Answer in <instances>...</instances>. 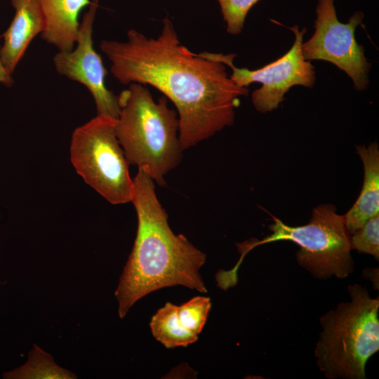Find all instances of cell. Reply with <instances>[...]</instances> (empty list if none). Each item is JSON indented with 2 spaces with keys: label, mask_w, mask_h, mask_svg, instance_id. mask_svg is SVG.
Returning a JSON list of instances; mask_svg holds the SVG:
<instances>
[{
  "label": "cell",
  "mask_w": 379,
  "mask_h": 379,
  "mask_svg": "<svg viewBox=\"0 0 379 379\" xmlns=\"http://www.w3.org/2000/svg\"><path fill=\"white\" fill-rule=\"evenodd\" d=\"M100 48L119 83L151 85L175 105L183 151L232 126L239 98L248 93L232 81L224 64L181 45L168 17L156 39L131 29L126 41L102 40Z\"/></svg>",
  "instance_id": "obj_1"
},
{
  "label": "cell",
  "mask_w": 379,
  "mask_h": 379,
  "mask_svg": "<svg viewBox=\"0 0 379 379\" xmlns=\"http://www.w3.org/2000/svg\"><path fill=\"white\" fill-rule=\"evenodd\" d=\"M133 180L138 230L115 291L121 319L137 300L164 287L181 285L207 292L199 272L206 255L184 235L172 232L149 175L138 168Z\"/></svg>",
  "instance_id": "obj_2"
},
{
  "label": "cell",
  "mask_w": 379,
  "mask_h": 379,
  "mask_svg": "<svg viewBox=\"0 0 379 379\" xmlns=\"http://www.w3.org/2000/svg\"><path fill=\"white\" fill-rule=\"evenodd\" d=\"M118 140L128 163L145 171L159 186L181 161L177 113L164 95L155 102L145 84L131 83L118 95Z\"/></svg>",
  "instance_id": "obj_3"
},
{
  "label": "cell",
  "mask_w": 379,
  "mask_h": 379,
  "mask_svg": "<svg viewBox=\"0 0 379 379\" xmlns=\"http://www.w3.org/2000/svg\"><path fill=\"white\" fill-rule=\"evenodd\" d=\"M350 300L321 317L314 347L317 364L329 379H365L366 365L379 350V298L358 284L347 286Z\"/></svg>",
  "instance_id": "obj_4"
},
{
  "label": "cell",
  "mask_w": 379,
  "mask_h": 379,
  "mask_svg": "<svg viewBox=\"0 0 379 379\" xmlns=\"http://www.w3.org/2000/svg\"><path fill=\"white\" fill-rule=\"evenodd\" d=\"M269 226L271 234L262 240L238 244L241 256L235 265L239 267L244 257L253 248L278 241H291L299 246L298 264L314 277L324 280L334 276L344 279L352 274L354 263L351 255L350 235L344 215L336 213L333 204L314 208L309 223L298 227L284 224L276 217Z\"/></svg>",
  "instance_id": "obj_5"
},
{
  "label": "cell",
  "mask_w": 379,
  "mask_h": 379,
  "mask_svg": "<svg viewBox=\"0 0 379 379\" xmlns=\"http://www.w3.org/2000/svg\"><path fill=\"white\" fill-rule=\"evenodd\" d=\"M116 119L98 115L77 128L70 142V159L85 182L109 203L131 201L133 180L115 131Z\"/></svg>",
  "instance_id": "obj_6"
},
{
  "label": "cell",
  "mask_w": 379,
  "mask_h": 379,
  "mask_svg": "<svg viewBox=\"0 0 379 379\" xmlns=\"http://www.w3.org/2000/svg\"><path fill=\"white\" fill-rule=\"evenodd\" d=\"M289 29L295 35L290 50L277 60L257 69L235 67L233 63L237 56L235 53L202 52L199 55L231 67L232 73L230 77L238 86L248 88L252 83H260L262 86L252 93L253 104L258 112H271L279 107L292 86L300 85L312 88L316 80L314 67L310 61L305 60L302 52L306 29L300 30L298 25Z\"/></svg>",
  "instance_id": "obj_7"
},
{
  "label": "cell",
  "mask_w": 379,
  "mask_h": 379,
  "mask_svg": "<svg viewBox=\"0 0 379 379\" xmlns=\"http://www.w3.org/2000/svg\"><path fill=\"white\" fill-rule=\"evenodd\" d=\"M315 31L302 44V52L307 60H325L344 71L352 80L357 91L368 85L371 64L364 55L362 46L356 41L354 32L364 18L357 11L347 23L340 22L336 15L334 0H318L316 9Z\"/></svg>",
  "instance_id": "obj_8"
},
{
  "label": "cell",
  "mask_w": 379,
  "mask_h": 379,
  "mask_svg": "<svg viewBox=\"0 0 379 379\" xmlns=\"http://www.w3.org/2000/svg\"><path fill=\"white\" fill-rule=\"evenodd\" d=\"M99 0H92L79 23L76 47L69 51H58L53 61L60 75L84 85L94 99L98 115L117 119L119 113L118 95L105 85L107 70L95 51L93 28Z\"/></svg>",
  "instance_id": "obj_9"
},
{
  "label": "cell",
  "mask_w": 379,
  "mask_h": 379,
  "mask_svg": "<svg viewBox=\"0 0 379 379\" xmlns=\"http://www.w3.org/2000/svg\"><path fill=\"white\" fill-rule=\"evenodd\" d=\"M14 9L13 18L3 34L0 48L2 62L13 74L29 44L46 27L41 0H10Z\"/></svg>",
  "instance_id": "obj_10"
},
{
  "label": "cell",
  "mask_w": 379,
  "mask_h": 379,
  "mask_svg": "<svg viewBox=\"0 0 379 379\" xmlns=\"http://www.w3.org/2000/svg\"><path fill=\"white\" fill-rule=\"evenodd\" d=\"M364 170V183L358 199L344 215L350 235L371 218L379 214V149L376 142L357 146Z\"/></svg>",
  "instance_id": "obj_11"
},
{
  "label": "cell",
  "mask_w": 379,
  "mask_h": 379,
  "mask_svg": "<svg viewBox=\"0 0 379 379\" xmlns=\"http://www.w3.org/2000/svg\"><path fill=\"white\" fill-rule=\"evenodd\" d=\"M90 0H41L46 27L41 37L60 51L74 48L79 22V15Z\"/></svg>",
  "instance_id": "obj_12"
},
{
  "label": "cell",
  "mask_w": 379,
  "mask_h": 379,
  "mask_svg": "<svg viewBox=\"0 0 379 379\" xmlns=\"http://www.w3.org/2000/svg\"><path fill=\"white\" fill-rule=\"evenodd\" d=\"M177 308L178 306L167 302L150 321L154 337L166 348L187 347L198 339L197 335L190 333L180 324Z\"/></svg>",
  "instance_id": "obj_13"
},
{
  "label": "cell",
  "mask_w": 379,
  "mask_h": 379,
  "mask_svg": "<svg viewBox=\"0 0 379 379\" xmlns=\"http://www.w3.org/2000/svg\"><path fill=\"white\" fill-rule=\"evenodd\" d=\"M4 379H74L71 371L55 364L53 357L38 345H34L27 361L13 370L3 373Z\"/></svg>",
  "instance_id": "obj_14"
},
{
  "label": "cell",
  "mask_w": 379,
  "mask_h": 379,
  "mask_svg": "<svg viewBox=\"0 0 379 379\" xmlns=\"http://www.w3.org/2000/svg\"><path fill=\"white\" fill-rule=\"evenodd\" d=\"M211 307L208 297L196 296L178 306L177 313L180 324L190 333L197 335L201 332Z\"/></svg>",
  "instance_id": "obj_15"
},
{
  "label": "cell",
  "mask_w": 379,
  "mask_h": 379,
  "mask_svg": "<svg viewBox=\"0 0 379 379\" xmlns=\"http://www.w3.org/2000/svg\"><path fill=\"white\" fill-rule=\"evenodd\" d=\"M352 249L379 258V214L368 219L365 224L350 235Z\"/></svg>",
  "instance_id": "obj_16"
},
{
  "label": "cell",
  "mask_w": 379,
  "mask_h": 379,
  "mask_svg": "<svg viewBox=\"0 0 379 379\" xmlns=\"http://www.w3.org/2000/svg\"><path fill=\"white\" fill-rule=\"evenodd\" d=\"M220 4L227 32L236 35L241 32L250 9L260 0H217Z\"/></svg>",
  "instance_id": "obj_17"
},
{
  "label": "cell",
  "mask_w": 379,
  "mask_h": 379,
  "mask_svg": "<svg viewBox=\"0 0 379 379\" xmlns=\"http://www.w3.org/2000/svg\"><path fill=\"white\" fill-rule=\"evenodd\" d=\"M14 83V80L6 67H4L0 55V84L6 87H11Z\"/></svg>",
  "instance_id": "obj_18"
},
{
  "label": "cell",
  "mask_w": 379,
  "mask_h": 379,
  "mask_svg": "<svg viewBox=\"0 0 379 379\" xmlns=\"http://www.w3.org/2000/svg\"><path fill=\"white\" fill-rule=\"evenodd\" d=\"M363 277L370 279L373 282L375 288L378 289V268H367L363 272Z\"/></svg>",
  "instance_id": "obj_19"
}]
</instances>
